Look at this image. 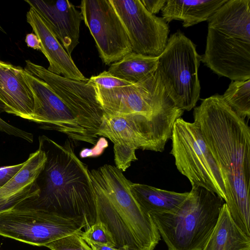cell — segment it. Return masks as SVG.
Instances as JSON below:
<instances>
[{
  "label": "cell",
  "instance_id": "83f0119b",
  "mask_svg": "<svg viewBox=\"0 0 250 250\" xmlns=\"http://www.w3.org/2000/svg\"><path fill=\"white\" fill-rule=\"evenodd\" d=\"M0 131L9 135L23 139L29 143L33 141V135L31 133L22 130L4 121L0 117Z\"/></svg>",
  "mask_w": 250,
  "mask_h": 250
},
{
  "label": "cell",
  "instance_id": "4316f807",
  "mask_svg": "<svg viewBox=\"0 0 250 250\" xmlns=\"http://www.w3.org/2000/svg\"><path fill=\"white\" fill-rule=\"evenodd\" d=\"M87 82L104 89H111L132 84L113 76L107 71H104L97 76L91 77Z\"/></svg>",
  "mask_w": 250,
  "mask_h": 250
},
{
  "label": "cell",
  "instance_id": "d6a6232c",
  "mask_svg": "<svg viewBox=\"0 0 250 250\" xmlns=\"http://www.w3.org/2000/svg\"><path fill=\"white\" fill-rule=\"evenodd\" d=\"M119 250H130L127 247L125 246L122 248H119Z\"/></svg>",
  "mask_w": 250,
  "mask_h": 250
},
{
  "label": "cell",
  "instance_id": "5b68a950",
  "mask_svg": "<svg viewBox=\"0 0 250 250\" xmlns=\"http://www.w3.org/2000/svg\"><path fill=\"white\" fill-rule=\"evenodd\" d=\"M225 203L215 193L194 186L173 210L150 215L168 250H202Z\"/></svg>",
  "mask_w": 250,
  "mask_h": 250
},
{
  "label": "cell",
  "instance_id": "836d02e7",
  "mask_svg": "<svg viewBox=\"0 0 250 250\" xmlns=\"http://www.w3.org/2000/svg\"><path fill=\"white\" fill-rule=\"evenodd\" d=\"M0 31H2V32H4V30L3 29V28L1 27V26L0 25Z\"/></svg>",
  "mask_w": 250,
  "mask_h": 250
},
{
  "label": "cell",
  "instance_id": "9a60e30c",
  "mask_svg": "<svg viewBox=\"0 0 250 250\" xmlns=\"http://www.w3.org/2000/svg\"><path fill=\"white\" fill-rule=\"evenodd\" d=\"M25 1L38 10L71 57L73 51L79 43L82 20L81 12L67 0H25Z\"/></svg>",
  "mask_w": 250,
  "mask_h": 250
},
{
  "label": "cell",
  "instance_id": "8992f818",
  "mask_svg": "<svg viewBox=\"0 0 250 250\" xmlns=\"http://www.w3.org/2000/svg\"><path fill=\"white\" fill-rule=\"evenodd\" d=\"M94 86L98 100L108 115H139L173 125L184 111L168 96L156 70L136 84L111 89Z\"/></svg>",
  "mask_w": 250,
  "mask_h": 250
},
{
  "label": "cell",
  "instance_id": "52a82bcc",
  "mask_svg": "<svg viewBox=\"0 0 250 250\" xmlns=\"http://www.w3.org/2000/svg\"><path fill=\"white\" fill-rule=\"evenodd\" d=\"M200 62L194 44L179 30L170 35L158 56V75L168 96L183 111L194 108L199 99Z\"/></svg>",
  "mask_w": 250,
  "mask_h": 250
},
{
  "label": "cell",
  "instance_id": "8fae6325",
  "mask_svg": "<svg viewBox=\"0 0 250 250\" xmlns=\"http://www.w3.org/2000/svg\"><path fill=\"white\" fill-rule=\"evenodd\" d=\"M82 20L89 29L105 64L133 52L126 31L110 0H83Z\"/></svg>",
  "mask_w": 250,
  "mask_h": 250
},
{
  "label": "cell",
  "instance_id": "484cf974",
  "mask_svg": "<svg viewBox=\"0 0 250 250\" xmlns=\"http://www.w3.org/2000/svg\"><path fill=\"white\" fill-rule=\"evenodd\" d=\"M115 167L122 172L125 171L132 162L137 160L136 149L127 145L116 143L114 144Z\"/></svg>",
  "mask_w": 250,
  "mask_h": 250
},
{
  "label": "cell",
  "instance_id": "44dd1931",
  "mask_svg": "<svg viewBox=\"0 0 250 250\" xmlns=\"http://www.w3.org/2000/svg\"><path fill=\"white\" fill-rule=\"evenodd\" d=\"M130 190L141 208L149 215L173 210L189 194V192L179 193L133 183L130 185Z\"/></svg>",
  "mask_w": 250,
  "mask_h": 250
},
{
  "label": "cell",
  "instance_id": "d6986e66",
  "mask_svg": "<svg viewBox=\"0 0 250 250\" xmlns=\"http://www.w3.org/2000/svg\"><path fill=\"white\" fill-rule=\"evenodd\" d=\"M228 0H166L162 9V18L167 22L173 20L183 21L188 27L203 21L211 16Z\"/></svg>",
  "mask_w": 250,
  "mask_h": 250
},
{
  "label": "cell",
  "instance_id": "7c38bea8",
  "mask_svg": "<svg viewBox=\"0 0 250 250\" xmlns=\"http://www.w3.org/2000/svg\"><path fill=\"white\" fill-rule=\"evenodd\" d=\"M110 0L126 31L132 51L159 56L169 32L164 19L149 13L140 0Z\"/></svg>",
  "mask_w": 250,
  "mask_h": 250
},
{
  "label": "cell",
  "instance_id": "9c48e42d",
  "mask_svg": "<svg viewBox=\"0 0 250 250\" xmlns=\"http://www.w3.org/2000/svg\"><path fill=\"white\" fill-rule=\"evenodd\" d=\"M83 229L80 220L42 209L17 206L0 214V236L36 246Z\"/></svg>",
  "mask_w": 250,
  "mask_h": 250
},
{
  "label": "cell",
  "instance_id": "2e32d148",
  "mask_svg": "<svg viewBox=\"0 0 250 250\" xmlns=\"http://www.w3.org/2000/svg\"><path fill=\"white\" fill-rule=\"evenodd\" d=\"M29 6L27 21L40 41L41 51L49 62L47 70L66 78L87 82L88 79L77 67L42 16L35 7Z\"/></svg>",
  "mask_w": 250,
  "mask_h": 250
},
{
  "label": "cell",
  "instance_id": "3957f363",
  "mask_svg": "<svg viewBox=\"0 0 250 250\" xmlns=\"http://www.w3.org/2000/svg\"><path fill=\"white\" fill-rule=\"evenodd\" d=\"M89 171L96 222L105 226L116 247L153 250L161 236L150 215L144 211L132 195V182L112 165L105 164Z\"/></svg>",
  "mask_w": 250,
  "mask_h": 250
},
{
  "label": "cell",
  "instance_id": "603a6c76",
  "mask_svg": "<svg viewBox=\"0 0 250 250\" xmlns=\"http://www.w3.org/2000/svg\"><path fill=\"white\" fill-rule=\"evenodd\" d=\"M222 96L227 104L240 117L246 120L250 117V79L231 81Z\"/></svg>",
  "mask_w": 250,
  "mask_h": 250
},
{
  "label": "cell",
  "instance_id": "4fadbf2b",
  "mask_svg": "<svg viewBox=\"0 0 250 250\" xmlns=\"http://www.w3.org/2000/svg\"><path fill=\"white\" fill-rule=\"evenodd\" d=\"M173 125L139 115H110L104 114L98 137L109 139L136 150L163 152L171 138Z\"/></svg>",
  "mask_w": 250,
  "mask_h": 250
},
{
  "label": "cell",
  "instance_id": "4dcf8cb0",
  "mask_svg": "<svg viewBox=\"0 0 250 250\" xmlns=\"http://www.w3.org/2000/svg\"><path fill=\"white\" fill-rule=\"evenodd\" d=\"M25 41L28 47L41 50L40 41L36 34L33 33L27 34Z\"/></svg>",
  "mask_w": 250,
  "mask_h": 250
},
{
  "label": "cell",
  "instance_id": "ba28073f",
  "mask_svg": "<svg viewBox=\"0 0 250 250\" xmlns=\"http://www.w3.org/2000/svg\"><path fill=\"white\" fill-rule=\"evenodd\" d=\"M170 153L178 171L192 187L198 186L212 192L225 202L223 177L198 125L179 118L174 124Z\"/></svg>",
  "mask_w": 250,
  "mask_h": 250
},
{
  "label": "cell",
  "instance_id": "6da1fadb",
  "mask_svg": "<svg viewBox=\"0 0 250 250\" xmlns=\"http://www.w3.org/2000/svg\"><path fill=\"white\" fill-rule=\"evenodd\" d=\"M193 116L223 177L230 215L250 237V127L219 94L202 99Z\"/></svg>",
  "mask_w": 250,
  "mask_h": 250
},
{
  "label": "cell",
  "instance_id": "277c9868",
  "mask_svg": "<svg viewBox=\"0 0 250 250\" xmlns=\"http://www.w3.org/2000/svg\"><path fill=\"white\" fill-rule=\"evenodd\" d=\"M208 21L201 62L231 81L250 79V0H228Z\"/></svg>",
  "mask_w": 250,
  "mask_h": 250
},
{
  "label": "cell",
  "instance_id": "d4e9b609",
  "mask_svg": "<svg viewBox=\"0 0 250 250\" xmlns=\"http://www.w3.org/2000/svg\"><path fill=\"white\" fill-rule=\"evenodd\" d=\"M81 235L86 243L107 245L116 247L113 237L105 226L101 222H96Z\"/></svg>",
  "mask_w": 250,
  "mask_h": 250
},
{
  "label": "cell",
  "instance_id": "f546056e",
  "mask_svg": "<svg viewBox=\"0 0 250 250\" xmlns=\"http://www.w3.org/2000/svg\"><path fill=\"white\" fill-rule=\"evenodd\" d=\"M146 9L154 15L158 13L164 6L166 0H140Z\"/></svg>",
  "mask_w": 250,
  "mask_h": 250
},
{
  "label": "cell",
  "instance_id": "5bb4252c",
  "mask_svg": "<svg viewBox=\"0 0 250 250\" xmlns=\"http://www.w3.org/2000/svg\"><path fill=\"white\" fill-rule=\"evenodd\" d=\"M25 63L24 69L46 83L81 121L97 135L105 113L98 100L94 85L87 82L54 74L30 60H26Z\"/></svg>",
  "mask_w": 250,
  "mask_h": 250
},
{
  "label": "cell",
  "instance_id": "ac0fdd59",
  "mask_svg": "<svg viewBox=\"0 0 250 250\" xmlns=\"http://www.w3.org/2000/svg\"><path fill=\"white\" fill-rule=\"evenodd\" d=\"M45 161L44 152L38 148L29 155L19 171L0 188V214L38 195L35 181Z\"/></svg>",
  "mask_w": 250,
  "mask_h": 250
},
{
  "label": "cell",
  "instance_id": "7402d4cb",
  "mask_svg": "<svg viewBox=\"0 0 250 250\" xmlns=\"http://www.w3.org/2000/svg\"><path fill=\"white\" fill-rule=\"evenodd\" d=\"M158 60V57L131 52L112 63L107 71L115 77L136 84L155 72Z\"/></svg>",
  "mask_w": 250,
  "mask_h": 250
},
{
  "label": "cell",
  "instance_id": "ffe728a7",
  "mask_svg": "<svg viewBox=\"0 0 250 250\" xmlns=\"http://www.w3.org/2000/svg\"><path fill=\"white\" fill-rule=\"evenodd\" d=\"M202 250H250V237L233 220L225 203Z\"/></svg>",
  "mask_w": 250,
  "mask_h": 250
},
{
  "label": "cell",
  "instance_id": "30bf717a",
  "mask_svg": "<svg viewBox=\"0 0 250 250\" xmlns=\"http://www.w3.org/2000/svg\"><path fill=\"white\" fill-rule=\"evenodd\" d=\"M21 72L34 101L30 120L43 129L61 132L74 141L95 145L99 137L71 110L51 87L21 67Z\"/></svg>",
  "mask_w": 250,
  "mask_h": 250
},
{
  "label": "cell",
  "instance_id": "e0dca14e",
  "mask_svg": "<svg viewBox=\"0 0 250 250\" xmlns=\"http://www.w3.org/2000/svg\"><path fill=\"white\" fill-rule=\"evenodd\" d=\"M21 69L0 61V103L4 111L30 121L34 98Z\"/></svg>",
  "mask_w": 250,
  "mask_h": 250
},
{
  "label": "cell",
  "instance_id": "cb8c5ba5",
  "mask_svg": "<svg viewBox=\"0 0 250 250\" xmlns=\"http://www.w3.org/2000/svg\"><path fill=\"white\" fill-rule=\"evenodd\" d=\"M82 231L55 240L44 247L51 250H94L82 237Z\"/></svg>",
  "mask_w": 250,
  "mask_h": 250
},
{
  "label": "cell",
  "instance_id": "f1b7e54d",
  "mask_svg": "<svg viewBox=\"0 0 250 250\" xmlns=\"http://www.w3.org/2000/svg\"><path fill=\"white\" fill-rule=\"evenodd\" d=\"M24 162L18 165L0 167V188L22 168Z\"/></svg>",
  "mask_w": 250,
  "mask_h": 250
},
{
  "label": "cell",
  "instance_id": "1f68e13d",
  "mask_svg": "<svg viewBox=\"0 0 250 250\" xmlns=\"http://www.w3.org/2000/svg\"><path fill=\"white\" fill-rule=\"evenodd\" d=\"M94 250H119L115 246L101 245L92 243H87Z\"/></svg>",
  "mask_w": 250,
  "mask_h": 250
},
{
  "label": "cell",
  "instance_id": "7a4b0ae2",
  "mask_svg": "<svg viewBox=\"0 0 250 250\" xmlns=\"http://www.w3.org/2000/svg\"><path fill=\"white\" fill-rule=\"evenodd\" d=\"M39 142L46 161L35 181L38 195L17 206L80 220L86 230L96 222L93 187L87 166L77 157L70 139L61 145L42 135Z\"/></svg>",
  "mask_w": 250,
  "mask_h": 250
}]
</instances>
